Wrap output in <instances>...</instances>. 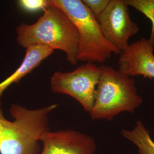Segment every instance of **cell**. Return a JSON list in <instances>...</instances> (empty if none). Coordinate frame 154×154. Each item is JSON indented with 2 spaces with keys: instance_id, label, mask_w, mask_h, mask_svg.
Returning <instances> with one entry per match:
<instances>
[{
  "instance_id": "obj_2",
  "label": "cell",
  "mask_w": 154,
  "mask_h": 154,
  "mask_svg": "<svg viewBox=\"0 0 154 154\" xmlns=\"http://www.w3.org/2000/svg\"><path fill=\"white\" fill-rule=\"evenodd\" d=\"M57 107L51 105L30 110L13 105V121L6 119L0 110V154H38L42 136L49 130L50 114Z\"/></svg>"
},
{
  "instance_id": "obj_4",
  "label": "cell",
  "mask_w": 154,
  "mask_h": 154,
  "mask_svg": "<svg viewBox=\"0 0 154 154\" xmlns=\"http://www.w3.org/2000/svg\"><path fill=\"white\" fill-rule=\"evenodd\" d=\"M49 5L64 11L77 29L78 61L103 63L121 52L106 39L97 19L81 0H48Z\"/></svg>"
},
{
  "instance_id": "obj_5",
  "label": "cell",
  "mask_w": 154,
  "mask_h": 154,
  "mask_svg": "<svg viewBox=\"0 0 154 154\" xmlns=\"http://www.w3.org/2000/svg\"><path fill=\"white\" fill-rule=\"evenodd\" d=\"M100 74V66L86 62L70 72H56L50 79V90L56 94L68 95L90 112Z\"/></svg>"
},
{
  "instance_id": "obj_8",
  "label": "cell",
  "mask_w": 154,
  "mask_h": 154,
  "mask_svg": "<svg viewBox=\"0 0 154 154\" xmlns=\"http://www.w3.org/2000/svg\"><path fill=\"white\" fill-rule=\"evenodd\" d=\"M39 154H95L96 144L90 135L75 130L45 132L41 139Z\"/></svg>"
},
{
  "instance_id": "obj_13",
  "label": "cell",
  "mask_w": 154,
  "mask_h": 154,
  "mask_svg": "<svg viewBox=\"0 0 154 154\" xmlns=\"http://www.w3.org/2000/svg\"><path fill=\"white\" fill-rule=\"evenodd\" d=\"M83 3L88 7L97 19L105 11L110 0H82Z\"/></svg>"
},
{
  "instance_id": "obj_11",
  "label": "cell",
  "mask_w": 154,
  "mask_h": 154,
  "mask_svg": "<svg viewBox=\"0 0 154 154\" xmlns=\"http://www.w3.org/2000/svg\"><path fill=\"white\" fill-rule=\"evenodd\" d=\"M128 6H131L142 13L151 22V30L149 37L154 38V0H125Z\"/></svg>"
},
{
  "instance_id": "obj_7",
  "label": "cell",
  "mask_w": 154,
  "mask_h": 154,
  "mask_svg": "<svg viewBox=\"0 0 154 154\" xmlns=\"http://www.w3.org/2000/svg\"><path fill=\"white\" fill-rule=\"evenodd\" d=\"M118 70L129 77L154 79V38L142 37L121 51Z\"/></svg>"
},
{
  "instance_id": "obj_12",
  "label": "cell",
  "mask_w": 154,
  "mask_h": 154,
  "mask_svg": "<svg viewBox=\"0 0 154 154\" xmlns=\"http://www.w3.org/2000/svg\"><path fill=\"white\" fill-rule=\"evenodd\" d=\"M18 2L20 7L28 12L44 11L49 6L48 0H20Z\"/></svg>"
},
{
  "instance_id": "obj_3",
  "label": "cell",
  "mask_w": 154,
  "mask_h": 154,
  "mask_svg": "<svg viewBox=\"0 0 154 154\" xmlns=\"http://www.w3.org/2000/svg\"><path fill=\"white\" fill-rule=\"evenodd\" d=\"M100 69L91 118L110 121L122 112H134L143 103L134 79L111 66Z\"/></svg>"
},
{
  "instance_id": "obj_6",
  "label": "cell",
  "mask_w": 154,
  "mask_h": 154,
  "mask_svg": "<svg viewBox=\"0 0 154 154\" xmlns=\"http://www.w3.org/2000/svg\"><path fill=\"white\" fill-rule=\"evenodd\" d=\"M125 0H110L105 11L97 19L106 39L121 51L129 45V39L139 30L131 20Z\"/></svg>"
},
{
  "instance_id": "obj_1",
  "label": "cell",
  "mask_w": 154,
  "mask_h": 154,
  "mask_svg": "<svg viewBox=\"0 0 154 154\" xmlns=\"http://www.w3.org/2000/svg\"><path fill=\"white\" fill-rule=\"evenodd\" d=\"M17 41L24 49L42 45L65 53L72 65L78 62V34L69 17L61 9L49 5L33 24L22 23L16 29Z\"/></svg>"
},
{
  "instance_id": "obj_9",
  "label": "cell",
  "mask_w": 154,
  "mask_h": 154,
  "mask_svg": "<svg viewBox=\"0 0 154 154\" xmlns=\"http://www.w3.org/2000/svg\"><path fill=\"white\" fill-rule=\"evenodd\" d=\"M53 52L54 50L42 45H34L27 48L21 64L9 77L0 83V97L12 84L18 82L39 66Z\"/></svg>"
},
{
  "instance_id": "obj_10",
  "label": "cell",
  "mask_w": 154,
  "mask_h": 154,
  "mask_svg": "<svg viewBox=\"0 0 154 154\" xmlns=\"http://www.w3.org/2000/svg\"><path fill=\"white\" fill-rule=\"evenodd\" d=\"M121 134L138 147L139 154H154V142L142 122H137L132 130L123 129Z\"/></svg>"
}]
</instances>
